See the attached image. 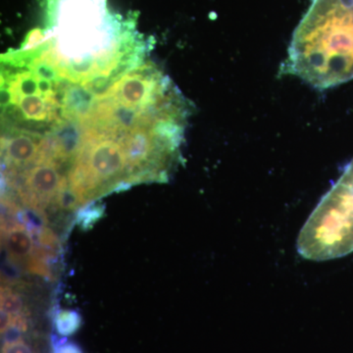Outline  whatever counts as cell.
<instances>
[{
    "mask_svg": "<svg viewBox=\"0 0 353 353\" xmlns=\"http://www.w3.org/2000/svg\"><path fill=\"white\" fill-rule=\"evenodd\" d=\"M296 248L311 261L341 259L353 252V158L309 216Z\"/></svg>",
    "mask_w": 353,
    "mask_h": 353,
    "instance_id": "obj_1",
    "label": "cell"
},
{
    "mask_svg": "<svg viewBox=\"0 0 353 353\" xmlns=\"http://www.w3.org/2000/svg\"><path fill=\"white\" fill-rule=\"evenodd\" d=\"M46 146V139L22 129L11 132L4 138L2 137L1 155L6 171L22 172L28 167L41 163Z\"/></svg>",
    "mask_w": 353,
    "mask_h": 353,
    "instance_id": "obj_2",
    "label": "cell"
},
{
    "mask_svg": "<svg viewBox=\"0 0 353 353\" xmlns=\"http://www.w3.org/2000/svg\"><path fill=\"white\" fill-rule=\"evenodd\" d=\"M2 243L9 259L13 264L24 266L28 271L37 259L39 248L34 236L20 223L1 228Z\"/></svg>",
    "mask_w": 353,
    "mask_h": 353,
    "instance_id": "obj_3",
    "label": "cell"
},
{
    "mask_svg": "<svg viewBox=\"0 0 353 353\" xmlns=\"http://www.w3.org/2000/svg\"><path fill=\"white\" fill-rule=\"evenodd\" d=\"M0 305L1 312L9 316L30 315L19 292L13 290L9 285H1Z\"/></svg>",
    "mask_w": 353,
    "mask_h": 353,
    "instance_id": "obj_4",
    "label": "cell"
},
{
    "mask_svg": "<svg viewBox=\"0 0 353 353\" xmlns=\"http://www.w3.org/2000/svg\"><path fill=\"white\" fill-rule=\"evenodd\" d=\"M54 326L62 336H71L82 326V317L74 310H60L55 316Z\"/></svg>",
    "mask_w": 353,
    "mask_h": 353,
    "instance_id": "obj_5",
    "label": "cell"
},
{
    "mask_svg": "<svg viewBox=\"0 0 353 353\" xmlns=\"http://www.w3.org/2000/svg\"><path fill=\"white\" fill-rule=\"evenodd\" d=\"M51 353H83V352L78 345L63 336L62 339H54L52 341Z\"/></svg>",
    "mask_w": 353,
    "mask_h": 353,
    "instance_id": "obj_6",
    "label": "cell"
},
{
    "mask_svg": "<svg viewBox=\"0 0 353 353\" xmlns=\"http://www.w3.org/2000/svg\"><path fill=\"white\" fill-rule=\"evenodd\" d=\"M102 213H103V211L101 210L99 208H88L79 215V224H80V226L83 228V229L90 228L94 222H97V221L99 219Z\"/></svg>",
    "mask_w": 353,
    "mask_h": 353,
    "instance_id": "obj_7",
    "label": "cell"
}]
</instances>
